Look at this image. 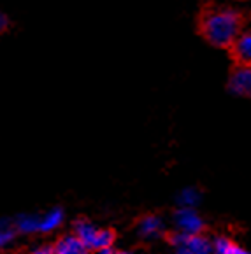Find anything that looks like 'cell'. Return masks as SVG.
<instances>
[{
  "instance_id": "4fadbf2b",
  "label": "cell",
  "mask_w": 251,
  "mask_h": 254,
  "mask_svg": "<svg viewBox=\"0 0 251 254\" xmlns=\"http://www.w3.org/2000/svg\"><path fill=\"white\" fill-rule=\"evenodd\" d=\"M14 239V232H12L9 226H4V224H0V249L2 247L7 246L11 240Z\"/></svg>"
},
{
  "instance_id": "5bb4252c",
  "label": "cell",
  "mask_w": 251,
  "mask_h": 254,
  "mask_svg": "<svg viewBox=\"0 0 251 254\" xmlns=\"http://www.w3.org/2000/svg\"><path fill=\"white\" fill-rule=\"evenodd\" d=\"M30 254H55V249L53 247H41V249L32 251Z\"/></svg>"
},
{
  "instance_id": "ac0fdd59",
  "label": "cell",
  "mask_w": 251,
  "mask_h": 254,
  "mask_svg": "<svg viewBox=\"0 0 251 254\" xmlns=\"http://www.w3.org/2000/svg\"><path fill=\"white\" fill-rule=\"evenodd\" d=\"M120 254H130V253H120Z\"/></svg>"
},
{
  "instance_id": "8fae6325",
  "label": "cell",
  "mask_w": 251,
  "mask_h": 254,
  "mask_svg": "<svg viewBox=\"0 0 251 254\" xmlns=\"http://www.w3.org/2000/svg\"><path fill=\"white\" fill-rule=\"evenodd\" d=\"M179 207H197L200 203V193L195 188H184L177 196Z\"/></svg>"
},
{
  "instance_id": "5b68a950",
  "label": "cell",
  "mask_w": 251,
  "mask_h": 254,
  "mask_svg": "<svg viewBox=\"0 0 251 254\" xmlns=\"http://www.w3.org/2000/svg\"><path fill=\"white\" fill-rule=\"evenodd\" d=\"M229 90L239 97L251 98V65H236L232 68Z\"/></svg>"
},
{
  "instance_id": "7c38bea8",
  "label": "cell",
  "mask_w": 251,
  "mask_h": 254,
  "mask_svg": "<svg viewBox=\"0 0 251 254\" xmlns=\"http://www.w3.org/2000/svg\"><path fill=\"white\" fill-rule=\"evenodd\" d=\"M237 244H234L230 239H225V237H220V239L214 240L213 244V253L214 254H236L237 251Z\"/></svg>"
},
{
  "instance_id": "9a60e30c",
  "label": "cell",
  "mask_w": 251,
  "mask_h": 254,
  "mask_svg": "<svg viewBox=\"0 0 251 254\" xmlns=\"http://www.w3.org/2000/svg\"><path fill=\"white\" fill-rule=\"evenodd\" d=\"M7 25H9V21H7V18H5L4 14H0V34L7 28Z\"/></svg>"
},
{
  "instance_id": "52a82bcc",
  "label": "cell",
  "mask_w": 251,
  "mask_h": 254,
  "mask_svg": "<svg viewBox=\"0 0 251 254\" xmlns=\"http://www.w3.org/2000/svg\"><path fill=\"white\" fill-rule=\"evenodd\" d=\"M55 254H88L90 247L83 242L78 235H67L57 242V246L53 247Z\"/></svg>"
},
{
  "instance_id": "30bf717a",
  "label": "cell",
  "mask_w": 251,
  "mask_h": 254,
  "mask_svg": "<svg viewBox=\"0 0 251 254\" xmlns=\"http://www.w3.org/2000/svg\"><path fill=\"white\" fill-rule=\"evenodd\" d=\"M39 226H41V217L32 216V214H25V216H19L16 221V228L19 230L25 235H30V233L39 232Z\"/></svg>"
},
{
  "instance_id": "8992f818",
  "label": "cell",
  "mask_w": 251,
  "mask_h": 254,
  "mask_svg": "<svg viewBox=\"0 0 251 254\" xmlns=\"http://www.w3.org/2000/svg\"><path fill=\"white\" fill-rule=\"evenodd\" d=\"M229 49L236 65H251V32H241Z\"/></svg>"
},
{
  "instance_id": "6da1fadb",
  "label": "cell",
  "mask_w": 251,
  "mask_h": 254,
  "mask_svg": "<svg viewBox=\"0 0 251 254\" xmlns=\"http://www.w3.org/2000/svg\"><path fill=\"white\" fill-rule=\"evenodd\" d=\"M244 18L234 9H206L199 19V32L214 48H230L241 35Z\"/></svg>"
},
{
  "instance_id": "3957f363",
  "label": "cell",
  "mask_w": 251,
  "mask_h": 254,
  "mask_svg": "<svg viewBox=\"0 0 251 254\" xmlns=\"http://www.w3.org/2000/svg\"><path fill=\"white\" fill-rule=\"evenodd\" d=\"M176 254H211L213 253V244L202 237L200 233L190 235V233L177 232L170 237Z\"/></svg>"
},
{
  "instance_id": "277c9868",
  "label": "cell",
  "mask_w": 251,
  "mask_h": 254,
  "mask_svg": "<svg viewBox=\"0 0 251 254\" xmlns=\"http://www.w3.org/2000/svg\"><path fill=\"white\" fill-rule=\"evenodd\" d=\"M174 223L177 226V232L190 233V235L204 232V219L195 210V207H179L174 212Z\"/></svg>"
},
{
  "instance_id": "e0dca14e",
  "label": "cell",
  "mask_w": 251,
  "mask_h": 254,
  "mask_svg": "<svg viewBox=\"0 0 251 254\" xmlns=\"http://www.w3.org/2000/svg\"><path fill=\"white\" fill-rule=\"evenodd\" d=\"M236 254H251V251H246V249H243V247H237Z\"/></svg>"
},
{
  "instance_id": "7a4b0ae2",
  "label": "cell",
  "mask_w": 251,
  "mask_h": 254,
  "mask_svg": "<svg viewBox=\"0 0 251 254\" xmlns=\"http://www.w3.org/2000/svg\"><path fill=\"white\" fill-rule=\"evenodd\" d=\"M76 235L86 244L90 249H105L111 247L114 242V233L111 230H98L88 221H78L76 223Z\"/></svg>"
},
{
  "instance_id": "ba28073f",
  "label": "cell",
  "mask_w": 251,
  "mask_h": 254,
  "mask_svg": "<svg viewBox=\"0 0 251 254\" xmlns=\"http://www.w3.org/2000/svg\"><path fill=\"white\" fill-rule=\"evenodd\" d=\"M139 233L144 239H158L164 233V221L158 216H144L139 223Z\"/></svg>"
},
{
  "instance_id": "2e32d148",
  "label": "cell",
  "mask_w": 251,
  "mask_h": 254,
  "mask_svg": "<svg viewBox=\"0 0 251 254\" xmlns=\"http://www.w3.org/2000/svg\"><path fill=\"white\" fill-rule=\"evenodd\" d=\"M97 254H114V253H113V249H111V247H105V249H98Z\"/></svg>"
},
{
  "instance_id": "9c48e42d",
  "label": "cell",
  "mask_w": 251,
  "mask_h": 254,
  "mask_svg": "<svg viewBox=\"0 0 251 254\" xmlns=\"http://www.w3.org/2000/svg\"><path fill=\"white\" fill-rule=\"evenodd\" d=\"M64 221V212L60 209H51L49 212H46L44 216H41V226H39V232L49 233L55 232Z\"/></svg>"
}]
</instances>
